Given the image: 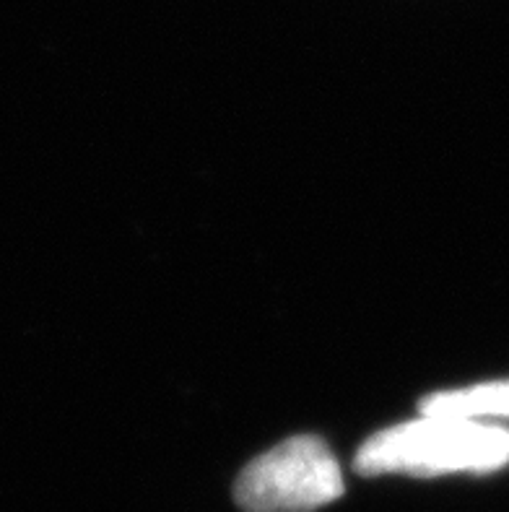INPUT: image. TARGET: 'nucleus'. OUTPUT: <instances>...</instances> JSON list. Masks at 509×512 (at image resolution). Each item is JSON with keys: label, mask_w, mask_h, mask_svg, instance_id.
<instances>
[{"label": "nucleus", "mask_w": 509, "mask_h": 512, "mask_svg": "<svg viewBox=\"0 0 509 512\" xmlns=\"http://www.w3.org/2000/svg\"><path fill=\"white\" fill-rule=\"evenodd\" d=\"M419 411L421 414L473 419V422H509V380L437 390L432 396L421 398Z\"/></svg>", "instance_id": "3"}, {"label": "nucleus", "mask_w": 509, "mask_h": 512, "mask_svg": "<svg viewBox=\"0 0 509 512\" xmlns=\"http://www.w3.org/2000/svg\"><path fill=\"white\" fill-rule=\"evenodd\" d=\"M341 494V463L317 435L289 437L258 455L234 487L237 505L245 512H312Z\"/></svg>", "instance_id": "2"}, {"label": "nucleus", "mask_w": 509, "mask_h": 512, "mask_svg": "<svg viewBox=\"0 0 509 512\" xmlns=\"http://www.w3.org/2000/svg\"><path fill=\"white\" fill-rule=\"evenodd\" d=\"M509 463V429L458 416L419 414L411 422L374 432L356 450L364 476L491 474Z\"/></svg>", "instance_id": "1"}]
</instances>
